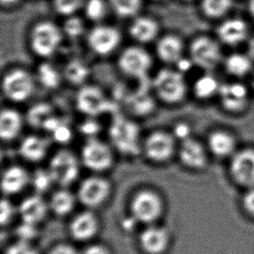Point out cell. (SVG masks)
Wrapping results in <instances>:
<instances>
[{
	"label": "cell",
	"instance_id": "6da1fadb",
	"mask_svg": "<svg viewBox=\"0 0 254 254\" xmlns=\"http://www.w3.org/2000/svg\"><path fill=\"white\" fill-rule=\"evenodd\" d=\"M109 136L112 148L124 156H135L142 151L140 127L134 121L117 115L114 117L109 128Z\"/></svg>",
	"mask_w": 254,
	"mask_h": 254
},
{
	"label": "cell",
	"instance_id": "7a4b0ae2",
	"mask_svg": "<svg viewBox=\"0 0 254 254\" xmlns=\"http://www.w3.org/2000/svg\"><path fill=\"white\" fill-rule=\"evenodd\" d=\"M155 95L163 103L175 105L185 99L189 86L184 74L179 69H160L153 81Z\"/></svg>",
	"mask_w": 254,
	"mask_h": 254
},
{
	"label": "cell",
	"instance_id": "3957f363",
	"mask_svg": "<svg viewBox=\"0 0 254 254\" xmlns=\"http://www.w3.org/2000/svg\"><path fill=\"white\" fill-rule=\"evenodd\" d=\"M164 209L165 205L162 196L153 189H141L131 199L132 218L146 226L154 225L162 216Z\"/></svg>",
	"mask_w": 254,
	"mask_h": 254
},
{
	"label": "cell",
	"instance_id": "277c9868",
	"mask_svg": "<svg viewBox=\"0 0 254 254\" xmlns=\"http://www.w3.org/2000/svg\"><path fill=\"white\" fill-rule=\"evenodd\" d=\"M80 161L71 150L63 148L53 155L48 170L53 182L60 188H68L76 182L80 174Z\"/></svg>",
	"mask_w": 254,
	"mask_h": 254
},
{
	"label": "cell",
	"instance_id": "5b68a950",
	"mask_svg": "<svg viewBox=\"0 0 254 254\" xmlns=\"http://www.w3.org/2000/svg\"><path fill=\"white\" fill-rule=\"evenodd\" d=\"M80 160L86 169L96 173H103L113 166V148L97 138H89L82 147Z\"/></svg>",
	"mask_w": 254,
	"mask_h": 254
},
{
	"label": "cell",
	"instance_id": "8992f818",
	"mask_svg": "<svg viewBox=\"0 0 254 254\" xmlns=\"http://www.w3.org/2000/svg\"><path fill=\"white\" fill-rule=\"evenodd\" d=\"M112 192V184L101 175H92L83 180L77 189L76 197L82 205L89 209L103 206Z\"/></svg>",
	"mask_w": 254,
	"mask_h": 254
},
{
	"label": "cell",
	"instance_id": "52a82bcc",
	"mask_svg": "<svg viewBox=\"0 0 254 254\" xmlns=\"http://www.w3.org/2000/svg\"><path fill=\"white\" fill-rule=\"evenodd\" d=\"M63 40V32L52 22L36 24L31 33V47L36 55L50 58L59 50Z\"/></svg>",
	"mask_w": 254,
	"mask_h": 254
},
{
	"label": "cell",
	"instance_id": "ba28073f",
	"mask_svg": "<svg viewBox=\"0 0 254 254\" xmlns=\"http://www.w3.org/2000/svg\"><path fill=\"white\" fill-rule=\"evenodd\" d=\"M142 151L150 162L166 163L176 152V138L173 133L167 131H153L142 142Z\"/></svg>",
	"mask_w": 254,
	"mask_h": 254
},
{
	"label": "cell",
	"instance_id": "9c48e42d",
	"mask_svg": "<svg viewBox=\"0 0 254 254\" xmlns=\"http://www.w3.org/2000/svg\"><path fill=\"white\" fill-rule=\"evenodd\" d=\"M34 78L31 73L23 69L7 71L2 79V91L5 98L14 103L24 102L34 90Z\"/></svg>",
	"mask_w": 254,
	"mask_h": 254
},
{
	"label": "cell",
	"instance_id": "30bf717a",
	"mask_svg": "<svg viewBox=\"0 0 254 254\" xmlns=\"http://www.w3.org/2000/svg\"><path fill=\"white\" fill-rule=\"evenodd\" d=\"M190 59L194 65L206 71H211L222 62L220 45L208 37L195 38L189 48Z\"/></svg>",
	"mask_w": 254,
	"mask_h": 254
},
{
	"label": "cell",
	"instance_id": "8fae6325",
	"mask_svg": "<svg viewBox=\"0 0 254 254\" xmlns=\"http://www.w3.org/2000/svg\"><path fill=\"white\" fill-rule=\"evenodd\" d=\"M118 67L126 76L143 79L151 69V56L145 49L139 46L127 47L121 53Z\"/></svg>",
	"mask_w": 254,
	"mask_h": 254
},
{
	"label": "cell",
	"instance_id": "7c38bea8",
	"mask_svg": "<svg viewBox=\"0 0 254 254\" xmlns=\"http://www.w3.org/2000/svg\"><path fill=\"white\" fill-rule=\"evenodd\" d=\"M231 178L245 189L254 187V148H238L229 159Z\"/></svg>",
	"mask_w": 254,
	"mask_h": 254
},
{
	"label": "cell",
	"instance_id": "4fadbf2b",
	"mask_svg": "<svg viewBox=\"0 0 254 254\" xmlns=\"http://www.w3.org/2000/svg\"><path fill=\"white\" fill-rule=\"evenodd\" d=\"M76 103L77 110L89 117H96L112 110L110 99L96 85H83L76 94Z\"/></svg>",
	"mask_w": 254,
	"mask_h": 254
},
{
	"label": "cell",
	"instance_id": "5bb4252c",
	"mask_svg": "<svg viewBox=\"0 0 254 254\" xmlns=\"http://www.w3.org/2000/svg\"><path fill=\"white\" fill-rule=\"evenodd\" d=\"M217 97L224 110L231 113H239L248 107L250 89L239 81L221 83Z\"/></svg>",
	"mask_w": 254,
	"mask_h": 254
},
{
	"label": "cell",
	"instance_id": "9a60e30c",
	"mask_svg": "<svg viewBox=\"0 0 254 254\" xmlns=\"http://www.w3.org/2000/svg\"><path fill=\"white\" fill-rule=\"evenodd\" d=\"M209 151L206 144L199 140L190 137L181 141L179 146L178 156L180 162L187 169L202 170L208 163Z\"/></svg>",
	"mask_w": 254,
	"mask_h": 254
},
{
	"label": "cell",
	"instance_id": "2e32d148",
	"mask_svg": "<svg viewBox=\"0 0 254 254\" xmlns=\"http://www.w3.org/2000/svg\"><path fill=\"white\" fill-rule=\"evenodd\" d=\"M87 41L89 48L97 55H110L120 44L121 34L116 28L99 25L93 28L88 35Z\"/></svg>",
	"mask_w": 254,
	"mask_h": 254
},
{
	"label": "cell",
	"instance_id": "e0dca14e",
	"mask_svg": "<svg viewBox=\"0 0 254 254\" xmlns=\"http://www.w3.org/2000/svg\"><path fill=\"white\" fill-rule=\"evenodd\" d=\"M99 229V219L90 209L76 214L69 226V235L73 240L79 242L92 240L98 234Z\"/></svg>",
	"mask_w": 254,
	"mask_h": 254
},
{
	"label": "cell",
	"instance_id": "ac0fdd59",
	"mask_svg": "<svg viewBox=\"0 0 254 254\" xmlns=\"http://www.w3.org/2000/svg\"><path fill=\"white\" fill-rule=\"evenodd\" d=\"M170 234L167 228L149 225L141 231L139 244L146 254H163L169 248Z\"/></svg>",
	"mask_w": 254,
	"mask_h": 254
},
{
	"label": "cell",
	"instance_id": "d6986e66",
	"mask_svg": "<svg viewBox=\"0 0 254 254\" xmlns=\"http://www.w3.org/2000/svg\"><path fill=\"white\" fill-rule=\"evenodd\" d=\"M49 210V203L40 194L35 193L23 199L17 211L23 222L38 226L45 220Z\"/></svg>",
	"mask_w": 254,
	"mask_h": 254
},
{
	"label": "cell",
	"instance_id": "ffe728a7",
	"mask_svg": "<svg viewBox=\"0 0 254 254\" xmlns=\"http://www.w3.org/2000/svg\"><path fill=\"white\" fill-rule=\"evenodd\" d=\"M206 147L213 156L230 159L238 150L237 141L234 134L224 129H216L208 134Z\"/></svg>",
	"mask_w": 254,
	"mask_h": 254
},
{
	"label": "cell",
	"instance_id": "44dd1931",
	"mask_svg": "<svg viewBox=\"0 0 254 254\" xmlns=\"http://www.w3.org/2000/svg\"><path fill=\"white\" fill-rule=\"evenodd\" d=\"M31 176L27 170L18 165H12L4 169L1 177V189L5 196L15 195L24 191Z\"/></svg>",
	"mask_w": 254,
	"mask_h": 254
},
{
	"label": "cell",
	"instance_id": "7402d4cb",
	"mask_svg": "<svg viewBox=\"0 0 254 254\" xmlns=\"http://www.w3.org/2000/svg\"><path fill=\"white\" fill-rule=\"evenodd\" d=\"M248 24L240 18H231L224 21L217 30L220 41L229 46L242 44L248 38Z\"/></svg>",
	"mask_w": 254,
	"mask_h": 254
},
{
	"label": "cell",
	"instance_id": "603a6c76",
	"mask_svg": "<svg viewBox=\"0 0 254 254\" xmlns=\"http://www.w3.org/2000/svg\"><path fill=\"white\" fill-rule=\"evenodd\" d=\"M48 141L47 139L39 135H28L21 141L18 148L19 155L27 162H41L48 154Z\"/></svg>",
	"mask_w": 254,
	"mask_h": 254
},
{
	"label": "cell",
	"instance_id": "cb8c5ba5",
	"mask_svg": "<svg viewBox=\"0 0 254 254\" xmlns=\"http://www.w3.org/2000/svg\"><path fill=\"white\" fill-rule=\"evenodd\" d=\"M184 45L181 38L174 35L162 37L156 45V54L165 64H177L183 58Z\"/></svg>",
	"mask_w": 254,
	"mask_h": 254
},
{
	"label": "cell",
	"instance_id": "d4e9b609",
	"mask_svg": "<svg viewBox=\"0 0 254 254\" xmlns=\"http://www.w3.org/2000/svg\"><path fill=\"white\" fill-rule=\"evenodd\" d=\"M23 117L17 110L6 108L0 113V137L3 141H10L20 134Z\"/></svg>",
	"mask_w": 254,
	"mask_h": 254
},
{
	"label": "cell",
	"instance_id": "484cf974",
	"mask_svg": "<svg viewBox=\"0 0 254 254\" xmlns=\"http://www.w3.org/2000/svg\"><path fill=\"white\" fill-rule=\"evenodd\" d=\"M77 200L76 195L69 189L61 188L52 193L49 201V207L57 216L65 217L74 210Z\"/></svg>",
	"mask_w": 254,
	"mask_h": 254
},
{
	"label": "cell",
	"instance_id": "4316f807",
	"mask_svg": "<svg viewBox=\"0 0 254 254\" xmlns=\"http://www.w3.org/2000/svg\"><path fill=\"white\" fill-rule=\"evenodd\" d=\"M220 86L221 83L216 76L211 71H206L194 81L192 85V92L196 98L206 101L218 96Z\"/></svg>",
	"mask_w": 254,
	"mask_h": 254
},
{
	"label": "cell",
	"instance_id": "83f0119b",
	"mask_svg": "<svg viewBox=\"0 0 254 254\" xmlns=\"http://www.w3.org/2000/svg\"><path fill=\"white\" fill-rule=\"evenodd\" d=\"M129 33L134 40L146 44L153 41L157 37L159 25L150 17H138L131 24Z\"/></svg>",
	"mask_w": 254,
	"mask_h": 254
},
{
	"label": "cell",
	"instance_id": "f1b7e54d",
	"mask_svg": "<svg viewBox=\"0 0 254 254\" xmlns=\"http://www.w3.org/2000/svg\"><path fill=\"white\" fill-rule=\"evenodd\" d=\"M254 62L248 54L233 53L224 60V67L231 76L242 78L251 74Z\"/></svg>",
	"mask_w": 254,
	"mask_h": 254
},
{
	"label": "cell",
	"instance_id": "f546056e",
	"mask_svg": "<svg viewBox=\"0 0 254 254\" xmlns=\"http://www.w3.org/2000/svg\"><path fill=\"white\" fill-rule=\"evenodd\" d=\"M64 75L60 73L56 66L49 63L41 64L38 67L37 78L43 87L48 89L59 88L62 82Z\"/></svg>",
	"mask_w": 254,
	"mask_h": 254
},
{
	"label": "cell",
	"instance_id": "4dcf8cb0",
	"mask_svg": "<svg viewBox=\"0 0 254 254\" xmlns=\"http://www.w3.org/2000/svg\"><path fill=\"white\" fill-rule=\"evenodd\" d=\"M53 116V109L47 103H41L31 107L27 112V122L32 127L44 128L45 124Z\"/></svg>",
	"mask_w": 254,
	"mask_h": 254
},
{
	"label": "cell",
	"instance_id": "1f68e13d",
	"mask_svg": "<svg viewBox=\"0 0 254 254\" xmlns=\"http://www.w3.org/2000/svg\"><path fill=\"white\" fill-rule=\"evenodd\" d=\"M89 69L88 66L77 59L68 63L63 73L66 79L76 85H80L83 83L89 76Z\"/></svg>",
	"mask_w": 254,
	"mask_h": 254
},
{
	"label": "cell",
	"instance_id": "d6a6232c",
	"mask_svg": "<svg viewBox=\"0 0 254 254\" xmlns=\"http://www.w3.org/2000/svg\"><path fill=\"white\" fill-rule=\"evenodd\" d=\"M233 0H202V10L207 17H220L230 10Z\"/></svg>",
	"mask_w": 254,
	"mask_h": 254
},
{
	"label": "cell",
	"instance_id": "836d02e7",
	"mask_svg": "<svg viewBox=\"0 0 254 254\" xmlns=\"http://www.w3.org/2000/svg\"><path fill=\"white\" fill-rule=\"evenodd\" d=\"M31 184L36 193L41 195L47 192L52 188V184L55 183L48 169H38L31 176Z\"/></svg>",
	"mask_w": 254,
	"mask_h": 254
},
{
	"label": "cell",
	"instance_id": "e575fe53",
	"mask_svg": "<svg viewBox=\"0 0 254 254\" xmlns=\"http://www.w3.org/2000/svg\"><path fill=\"white\" fill-rule=\"evenodd\" d=\"M114 11L120 17L134 16L141 9L142 0H110Z\"/></svg>",
	"mask_w": 254,
	"mask_h": 254
},
{
	"label": "cell",
	"instance_id": "d590c367",
	"mask_svg": "<svg viewBox=\"0 0 254 254\" xmlns=\"http://www.w3.org/2000/svg\"><path fill=\"white\" fill-rule=\"evenodd\" d=\"M84 10L90 20H102L106 15V3L103 0H88L84 3Z\"/></svg>",
	"mask_w": 254,
	"mask_h": 254
},
{
	"label": "cell",
	"instance_id": "8d00e7d4",
	"mask_svg": "<svg viewBox=\"0 0 254 254\" xmlns=\"http://www.w3.org/2000/svg\"><path fill=\"white\" fill-rule=\"evenodd\" d=\"M84 6V0H54L56 10L64 16H73L81 7Z\"/></svg>",
	"mask_w": 254,
	"mask_h": 254
},
{
	"label": "cell",
	"instance_id": "74e56055",
	"mask_svg": "<svg viewBox=\"0 0 254 254\" xmlns=\"http://www.w3.org/2000/svg\"><path fill=\"white\" fill-rule=\"evenodd\" d=\"M131 110L138 113V115H146L152 110L153 102L148 96L142 93L138 92L137 95L131 96V100H128Z\"/></svg>",
	"mask_w": 254,
	"mask_h": 254
},
{
	"label": "cell",
	"instance_id": "f35d334b",
	"mask_svg": "<svg viewBox=\"0 0 254 254\" xmlns=\"http://www.w3.org/2000/svg\"><path fill=\"white\" fill-rule=\"evenodd\" d=\"M51 133L54 141L61 144H65L69 142L73 135L71 128L61 121H59V124L56 125Z\"/></svg>",
	"mask_w": 254,
	"mask_h": 254
},
{
	"label": "cell",
	"instance_id": "ab89813d",
	"mask_svg": "<svg viewBox=\"0 0 254 254\" xmlns=\"http://www.w3.org/2000/svg\"><path fill=\"white\" fill-rule=\"evenodd\" d=\"M84 24L78 17L70 16L64 24V31L70 38H78L83 34Z\"/></svg>",
	"mask_w": 254,
	"mask_h": 254
},
{
	"label": "cell",
	"instance_id": "60d3db41",
	"mask_svg": "<svg viewBox=\"0 0 254 254\" xmlns=\"http://www.w3.org/2000/svg\"><path fill=\"white\" fill-rule=\"evenodd\" d=\"M38 234L37 226L31 225V224L23 222L16 228V235L17 236L18 241L30 242L36 238Z\"/></svg>",
	"mask_w": 254,
	"mask_h": 254
},
{
	"label": "cell",
	"instance_id": "b9f144b4",
	"mask_svg": "<svg viewBox=\"0 0 254 254\" xmlns=\"http://www.w3.org/2000/svg\"><path fill=\"white\" fill-rule=\"evenodd\" d=\"M3 254H38V251L31 246L30 242L17 241L10 245Z\"/></svg>",
	"mask_w": 254,
	"mask_h": 254
},
{
	"label": "cell",
	"instance_id": "7bdbcfd3",
	"mask_svg": "<svg viewBox=\"0 0 254 254\" xmlns=\"http://www.w3.org/2000/svg\"><path fill=\"white\" fill-rule=\"evenodd\" d=\"M14 206L9 199L3 197L0 203V222L1 226L4 227L10 223L13 219Z\"/></svg>",
	"mask_w": 254,
	"mask_h": 254
},
{
	"label": "cell",
	"instance_id": "ee69618b",
	"mask_svg": "<svg viewBox=\"0 0 254 254\" xmlns=\"http://www.w3.org/2000/svg\"><path fill=\"white\" fill-rule=\"evenodd\" d=\"M242 206L246 212L254 216V187L246 189L242 196Z\"/></svg>",
	"mask_w": 254,
	"mask_h": 254
},
{
	"label": "cell",
	"instance_id": "f6af8a7d",
	"mask_svg": "<svg viewBox=\"0 0 254 254\" xmlns=\"http://www.w3.org/2000/svg\"><path fill=\"white\" fill-rule=\"evenodd\" d=\"M48 254H80V253L71 245L61 243L56 245L50 250Z\"/></svg>",
	"mask_w": 254,
	"mask_h": 254
},
{
	"label": "cell",
	"instance_id": "bcb514c9",
	"mask_svg": "<svg viewBox=\"0 0 254 254\" xmlns=\"http://www.w3.org/2000/svg\"><path fill=\"white\" fill-rule=\"evenodd\" d=\"M80 254H112L110 248L103 244H90L86 247Z\"/></svg>",
	"mask_w": 254,
	"mask_h": 254
},
{
	"label": "cell",
	"instance_id": "7dc6e473",
	"mask_svg": "<svg viewBox=\"0 0 254 254\" xmlns=\"http://www.w3.org/2000/svg\"><path fill=\"white\" fill-rule=\"evenodd\" d=\"M173 134L176 139H180L181 141H184L188 138L192 137L191 136V128L189 127L188 124H178L175 127V131Z\"/></svg>",
	"mask_w": 254,
	"mask_h": 254
},
{
	"label": "cell",
	"instance_id": "c3c4849f",
	"mask_svg": "<svg viewBox=\"0 0 254 254\" xmlns=\"http://www.w3.org/2000/svg\"><path fill=\"white\" fill-rule=\"evenodd\" d=\"M98 127H99L98 124L91 121V122H89V123L83 125V132L91 135V134H94V132L98 130Z\"/></svg>",
	"mask_w": 254,
	"mask_h": 254
},
{
	"label": "cell",
	"instance_id": "681fc988",
	"mask_svg": "<svg viewBox=\"0 0 254 254\" xmlns=\"http://www.w3.org/2000/svg\"><path fill=\"white\" fill-rule=\"evenodd\" d=\"M248 55L251 57L254 61V36L250 39L248 45Z\"/></svg>",
	"mask_w": 254,
	"mask_h": 254
},
{
	"label": "cell",
	"instance_id": "f907efd6",
	"mask_svg": "<svg viewBox=\"0 0 254 254\" xmlns=\"http://www.w3.org/2000/svg\"><path fill=\"white\" fill-rule=\"evenodd\" d=\"M248 9H249V12L251 13L252 17L254 18V0H249Z\"/></svg>",
	"mask_w": 254,
	"mask_h": 254
},
{
	"label": "cell",
	"instance_id": "816d5d0a",
	"mask_svg": "<svg viewBox=\"0 0 254 254\" xmlns=\"http://www.w3.org/2000/svg\"><path fill=\"white\" fill-rule=\"evenodd\" d=\"M1 3L3 5H10V4H14L15 3H17L18 0H0Z\"/></svg>",
	"mask_w": 254,
	"mask_h": 254
},
{
	"label": "cell",
	"instance_id": "f5cc1de1",
	"mask_svg": "<svg viewBox=\"0 0 254 254\" xmlns=\"http://www.w3.org/2000/svg\"><path fill=\"white\" fill-rule=\"evenodd\" d=\"M251 89L253 90V92L254 93V72L253 73V75H252Z\"/></svg>",
	"mask_w": 254,
	"mask_h": 254
},
{
	"label": "cell",
	"instance_id": "db71d44e",
	"mask_svg": "<svg viewBox=\"0 0 254 254\" xmlns=\"http://www.w3.org/2000/svg\"><path fill=\"white\" fill-rule=\"evenodd\" d=\"M184 1H191V0H184Z\"/></svg>",
	"mask_w": 254,
	"mask_h": 254
}]
</instances>
